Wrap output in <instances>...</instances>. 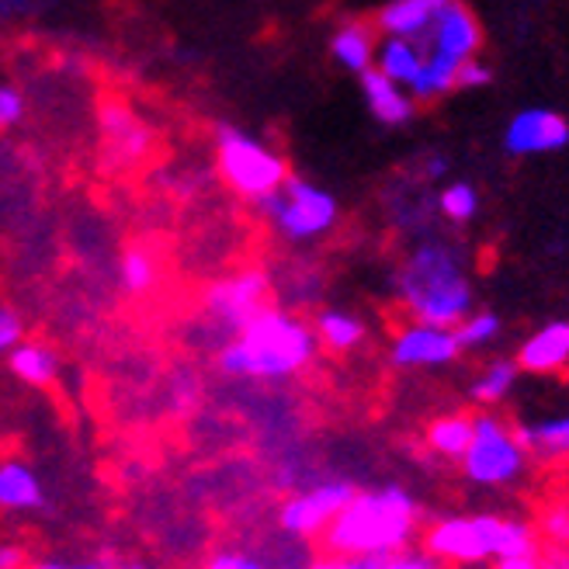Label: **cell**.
<instances>
[{"label":"cell","instance_id":"obj_1","mask_svg":"<svg viewBox=\"0 0 569 569\" xmlns=\"http://www.w3.org/2000/svg\"><path fill=\"white\" fill-rule=\"evenodd\" d=\"M317 358V333L292 312L264 306L219 348V372L230 379H292Z\"/></svg>","mask_w":569,"mask_h":569},{"label":"cell","instance_id":"obj_2","mask_svg":"<svg viewBox=\"0 0 569 569\" xmlns=\"http://www.w3.org/2000/svg\"><path fill=\"white\" fill-rule=\"evenodd\" d=\"M417 500L403 487L358 490L323 528L330 556H386L410 546L417 535Z\"/></svg>","mask_w":569,"mask_h":569},{"label":"cell","instance_id":"obj_3","mask_svg":"<svg viewBox=\"0 0 569 569\" xmlns=\"http://www.w3.org/2000/svg\"><path fill=\"white\" fill-rule=\"evenodd\" d=\"M396 292L413 323L455 330L472 312V284L459 250L448 243H420L396 278Z\"/></svg>","mask_w":569,"mask_h":569},{"label":"cell","instance_id":"obj_4","mask_svg":"<svg viewBox=\"0 0 569 569\" xmlns=\"http://www.w3.org/2000/svg\"><path fill=\"white\" fill-rule=\"evenodd\" d=\"M423 549L441 562L479 566L515 556H538V535L528 521L500 515L441 518L423 531Z\"/></svg>","mask_w":569,"mask_h":569},{"label":"cell","instance_id":"obj_5","mask_svg":"<svg viewBox=\"0 0 569 569\" xmlns=\"http://www.w3.org/2000/svg\"><path fill=\"white\" fill-rule=\"evenodd\" d=\"M462 472L472 487L482 490H507L525 479L528 472V451L518 431L493 410H482L472 417V438L462 455Z\"/></svg>","mask_w":569,"mask_h":569},{"label":"cell","instance_id":"obj_6","mask_svg":"<svg viewBox=\"0 0 569 569\" xmlns=\"http://www.w3.org/2000/svg\"><path fill=\"white\" fill-rule=\"evenodd\" d=\"M216 170L226 188L237 191L240 198H250V202L278 191L289 178V163L274 150H268L261 139L247 136L237 126L216 129Z\"/></svg>","mask_w":569,"mask_h":569},{"label":"cell","instance_id":"obj_7","mask_svg":"<svg viewBox=\"0 0 569 569\" xmlns=\"http://www.w3.org/2000/svg\"><path fill=\"white\" fill-rule=\"evenodd\" d=\"M258 209H261V216H268L274 222V230L284 240H296V243L330 233L340 216L337 198L327 188L309 184L292 174L284 178V184L278 191L258 198Z\"/></svg>","mask_w":569,"mask_h":569},{"label":"cell","instance_id":"obj_8","mask_svg":"<svg viewBox=\"0 0 569 569\" xmlns=\"http://www.w3.org/2000/svg\"><path fill=\"white\" fill-rule=\"evenodd\" d=\"M101 157L111 170H136L153 153V129L122 101L101 104Z\"/></svg>","mask_w":569,"mask_h":569},{"label":"cell","instance_id":"obj_9","mask_svg":"<svg viewBox=\"0 0 569 569\" xmlns=\"http://www.w3.org/2000/svg\"><path fill=\"white\" fill-rule=\"evenodd\" d=\"M355 493H358L355 482H348V479H323L312 490L284 500L278 510V525H281V531H289L296 538L323 535V528L348 507V500Z\"/></svg>","mask_w":569,"mask_h":569},{"label":"cell","instance_id":"obj_10","mask_svg":"<svg viewBox=\"0 0 569 569\" xmlns=\"http://www.w3.org/2000/svg\"><path fill=\"white\" fill-rule=\"evenodd\" d=\"M268 296H271L268 274L261 268H247V271H237L230 278L209 284L202 306L219 327L237 333L253 317V312H261L268 306Z\"/></svg>","mask_w":569,"mask_h":569},{"label":"cell","instance_id":"obj_11","mask_svg":"<svg viewBox=\"0 0 569 569\" xmlns=\"http://www.w3.org/2000/svg\"><path fill=\"white\" fill-rule=\"evenodd\" d=\"M569 142V122L549 108H525L503 129V150L510 157H542Z\"/></svg>","mask_w":569,"mask_h":569},{"label":"cell","instance_id":"obj_12","mask_svg":"<svg viewBox=\"0 0 569 569\" xmlns=\"http://www.w3.org/2000/svg\"><path fill=\"white\" fill-rule=\"evenodd\" d=\"M462 355L455 330L431 327V323H410L392 340V365L396 368H441Z\"/></svg>","mask_w":569,"mask_h":569},{"label":"cell","instance_id":"obj_13","mask_svg":"<svg viewBox=\"0 0 569 569\" xmlns=\"http://www.w3.org/2000/svg\"><path fill=\"white\" fill-rule=\"evenodd\" d=\"M427 52H441L451 56V60H472L482 46V28L479 18L462 4V0H448V4L438 11L435 24L427 28V36L417 39Z\"/></svg>","mask_w":569,"mask_h":569},{"label":"cell","instance_id":"obj_14","mask_svg":"<svg viewBox=\"0 0 569 569\" xmlns=\"http://www.w3.org/2000/svg\"><path fill=\"white\" fill-rule=\"evenodd\" d=\"M518 368L531 376H559L569 368V320H552L542 330H535L521 351Z\"/></svg>","mask_w":569,"mask_h":569},{"label":"cell","instance_id":"obj_15","mask_svg":"<svg viewBox=\"0 0 569 569\" xmlns=\"http://www.w3.org/2000/svg\"><path fill=\"white\" fill-rule=\"evenodd\" d=\"M361 77V94L372 108V116L382 122V126H407L413 119V108L417 101L410 98V91H403L400 83H392L389 77H382L376 67H368Z\"/></svg>","mask_w":569,"mask_h":569},{"label":"cell","instance_id":"obj_16","mask_svg":"<svg viewBox=\"0 0 569 569\" xmlns=\"http://www.w3.org/2000/svg\"><path fill=\"white\" fill-rule=\"evenodd\" d=\"M376 46H379V28L376 21H365V18L345 21L330 39L333 60L351 73H365L376 63Z\"/></svg>","mask_w":569,"mask_h":569},{"label":"cell","instance_id":"obj_17","mask_svg":"<svg viewBox=\"0 0 569 569\" xmlns=\"http://www.w3.org/2000/svg\"><path fill=\"white\" fill-rule=\"evenodd\" d=\"M448 0H389L376 14V28L382 36H403V39H423L427 28L435 24L438 11Z\"/></svg>","mask_w":569,"mask_h":569},{"label":"cell","instance_id":"obj_18","mask_svg":"<svg viewBox=\"0 0 569 569\" xmlns=\"http://www.w3.org/2000/svg\"><path fill=\"white\" fill-rule=\"evenodd\" d=\"M528 459H538V462H562L569 459V413H559V417H542L535 423H521L515 427Z\"/></svg>","mask_w":569,"mask_h":569},{"label":"cell","instance_id":"obj_19","mask_svg":"<svg viewBox=\"0 0 569 569\" xmlns=\"http://www.w3.org/2000/svg\"><path fill=\"white\" fill-rule=\"evenodd\" d=\"M423 63V46L417 39H403V36H382L376 46V70L382 77H389L400 88H410L417 70Z\"/></svg>","mask_w":569,"mask_h":569},{"label":"cell","instance_id":"obj_20","mask_svg":"<svg viewBox=\"0 0 569 569\" xmlns=\"http://www.w3.org/2000/svg\"><path fill=\"white\" fill-rule=\"evenodd\" d=\"M459 60H451V56H441V52H427L423 49V63L410 83V98L420 101V104H431L438 98H445L448 91H455V73H459Z\"/></svg>","mask_w":569,"mask_h":569},{"label":"cell","instance_id":"obj_21","mask_svg":"<svg viewBox=\"0 0 569 569\" xmlns=\"http://www.w3.org/2000/svg\"><path fill=\"white\" fill-rule=\"evenodd\" d=\"M0 507L4 510H39V507H46V490H42L39 476L21 462L0 466Z\"/></svg>","mask_w":569,"mask_h":569},{"label":"cell","instance_id":"obj_22","mask_svg":"<svg viewBox=\"0 0 569 569\" xmlns=\"http://www.w3.org/2000/svg\"><path fill=\"white\" fill-rule=\"evenodd\" d=\"M11 361V372L28 382V386H52L56 372H60V358L52 355V348L36 345V340H21V345L8 355Z\"/></svg>","mask_w":569,"mask_h":569},{"label":"cell","instance_id":"obj_23","mask_svg":"<svg viewBox=\"0 0 569 569\" xmlns=\"http://www.w3.org/2000/svg\"><path fill=\"white\" fill-rule=\"evenodd\" d=\"M312 333H317V345H323L327 351L345 355V351H355L365 340V323L345 309H323Z\"/></svg>","mask_w":569,"mask_h":569},{"label":"cell","instance_id":"obj_24","mask_svg":"<svg viewBox=\"0 0 569 569\" xmlns=\"http://www.w3.org/2000/svg\"><path fill=\"white\" fill-rule=\"evenodd\" d=\"M469 438H472V417H466V413L438 417L431 427H427V448L441 455V459H462L469 448Z\"/></svg>","mask_w":569,"mask_h":569},{"label":"cell","instance_id":"obj_25","mask_svg":"<svg viewBox=\"0 0 569 569\" xmlns=\"http://www.w3.org/2000/svg\"><path fill=\"white\" fill-rule=\"evenodd\" d=\"M518 376H521L518 361H510V358L490 361V365L479 372V379L472 382V389H469V392H472V400H476L479 407H497V403H503L507 396H510V389H515Z\"/></svg>","mask_w":569,"mask_h":569},{"label":"cell","instance_id":"obj_26","mask_svg":"<svg viewBox=\"0 0 569 569\" xmlns=\"http://www.w3.org/2000/svg\"><path fill=\"white\" fill-rule=\"evenodd\" d=\"M119 278H122V289L132 296H147L153 284H157V258L147 247H129L119 261Z\"/></svg>","mask_w":569,"mask_h":569},{"label":"cell","instance_id":"obj_27","mask_svg":"<svg viewBox=\"0 0 569 569\" xmlns=\"http://www.w3.org/2000/svg\"><path fill=\"white\" fill-rule=\"evenodd\" d=\"M503 323L497 312H469V317L455 327V340H459L462 351H476V348H487L500 337Z\"/></svg>","mask_w":569,"mask_h":569},{"label":"cell","instance_id":"obj_28","mask_svg":"<svg viewBox=\"0 0 569 569\" xmlns=\"http://www.w3.org/2000/svg\"><path fill=\"white\" fill-rule=\"evenodd\" d=\"M438 209L448 222H469L479 212V191L466 181H455L438 194Z\"/></svg>","mask_w":569,"mask_h":569},{"label":"cell","instance_id":"obj_29","mask_svg":"<svg viewBox=\"0 0 569 569\" xmlns=\"http://www.w3.org/2000/svg\"><path fill=\"white\" fill-rule=\"evenodd\" d=\"M24 119V94L14 83H0V132L14 129Z\"/></svg>","mask_w":569,"mask_h":569},{"label":"cell","instance_id":"obj_30","mask_svg":"<svg viewBox=\"0 0 569 569\" xmlns=\"http://www.w3.org/2000/svg\"><path fill=\"white\" fill-rule=\"evenodd\" d=\"M542 535L549 546H569V507H552L542 515Z\"/></svg>","mask_w":569,"mask_h":569},{"label":"cell","instance_id":"obj_31","mask_svg":"<svg viewBox=\"0 0 569 569\" xmlns=\"http://www.w3.org/2000/svg\"><path fill=\"white\" fill-rule=\"evenodd\" d=\"M493 80V70L482 63V60H462L459 73H455V88H462V91H476V88H487V83Z\"/></svg>","mask_w":569,"mask_h":569},{"label":"cell","instance_id":"obj_32","mask_svg":"<svg viewBox=\"0 0 569 569\" xmlns=\"http://www.w3.org/2000/svg\"><path fill=\"white\" fill-rule=\"evenodd\" d=\"M24 337V323L14 309L0 306V355H11Z\"/></svg>","mask_w":569,"mask_h":569},{"label":"cell","instance_id":"obj_33","mask_svg":"<svg viewBox=\"0 0 569 569\" xmlns=\"http://www.w3.org/2000/svg\"><path fill=\"white\" fill-rule=\"evenodd\" d=\"M206 569H271L264 566L261 559H253V556H243V552H219L209 559Z\"/></svg>","mask_w":569,"mask_h":569},{"label":"cell","instance_id":"obj_34","mask_svg":"<svg viewBox=\"0 0 569 569\" xmlns=\"http://www.w3.org/2000/svg\"><path fill=\"white\" fill-rule=\"evenodd\" d=\"M386 556H337V569H386Z\"/></svg>","mask_w":569,"mask_h":569},{"label":"cell","instance_id":"obj_35","mask_svg":"<svg viewBox=\"0 0 569 569\" xmlns=\"http://www.w3.org/2000/svg\"><path fill=\"white\" fill-rule=\"evenodd\" d=\"M542 569H569V546H552L546 559H538Z\"/></svg>","mask_w":569,"mask_h":569},{"label":"cell","instance_id":"obj_36","mask_svg":"<svg viewBox=\"0 0 569 569\" xmlns=\"http://www.w3.org/2000/svg\"><path fill=\"white\" fill-rule=\"evenodd\" d=\"M0 569H24V552L18 546H0Z\"/></svg>","mask_w":569,"mask_h":569},{"label":"cell","instance_id":"obj_37","mask_svg":"<svg viewBox=\"0 0 569 569\" xmlns=\"http://www.w3.org/2000/svg\"><path fill=\"white\" fill-rule=\"evenodd\" d=\"M32 11V0H0V18H21Z\"/></svg>","mask_w":569,"mask_h":569},{"label":"cell","instance_id":"obj_38","mask_svg":"<svg viewBox=\"0 0 569 569\" xmlns=\"http://www.w3.org/2000/svg\"><path fill=\"white\" fill-rule=\"evenodd\" d=\"M497 569H542L538 556H515V559H497Z\"/></svg>","mask_w":569,"mask_h":569},{"label":"cell","instance_id":"obj_39","mask_svg":"<svg viewBox=\"0 0 569 569\" xmlns=\"http://www.w3.org/2000/svg\"><path fill=\"white\" fill-rule=\"evenodd\" d=\"M445 170H448V160L445 157H427L423 160V174L427 178H445Z\"/></svg>","mask_w":569,"mask_h":569},{"label":"cell","instance_id":"obj_40","mask_svg":"<svg viewBox=\"0 0 569 569\" xmlns=\"http://www.w3.org/2000/svg\"><path fill=\"white\" fill-rule=\"evenodd\" d=\"M36 569H104V566H98V562H46Z\"/></svg>","mask_w":569,"mask_h":569},{"label":"cell","instance_id":"obj_41","mask_svg":"<svg viewBox=\"0 0 569 569\" xmlns=\"http://www.w3.org/2000/svg\"><path fill=\"white\" fill-rule=\"evenodd\" d=\"M111 569H147V566H111Z\"/></svg>","mask_w":569,"mask_h":569}]
</instances>
